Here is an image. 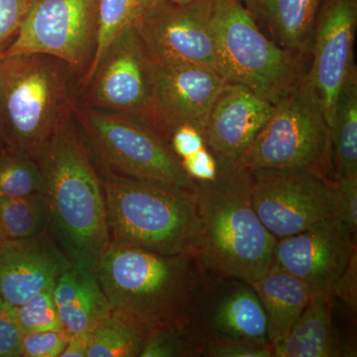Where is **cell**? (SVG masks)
I'll use <instances>...</instances> for the list:
<instances>
[{
  "label": "cell",
  "mask_w": 357,
  "mask_h": 357,
  "mask_svg": "<svg viewBox=\"0 0 357 357\" xmlns=\"http://www.w3.org/2000/svg\"><path fill=\"white\" fill-rule=\"evenodd\" d=\"M208 274L195 255H161L112 241L96 269L112 312L146 331L190 325L208 290Z\"/></svg>",
  "instance_id": "1"
},
{
  "label": "cell",
  "mask_w": 357,
  "mask_h": 357,
  "mask_svg": "<svg viewBox=\"0 0 357 357\" xmlns=\"http://www.w3.org/2000/svg\"><path fill=\"white\" fill-rule=\"evenodd\" d=\"M50 229L70 264L96 272L109 248L102 181L76 116L55 136L38 160Z\"/></svg>",
  "instance_id": "2"
},
{
  "label": "cell",
  "mask_w": 357,
  "mask_h": 357,
  "mask_svg": "<svg viewBox=\"0 0 357 357\" xmlns=\"http://www.w3.org/2000/svg\"><path fill=\"white\" fill-rule=\"evenodd\" d=\"M194 194L199 222L195 255L208 273L249 284L264 276L278 239L253 208L250 170L238 163L218 167L215 180L197 182Z\"/></svg>",
  "instance_id": "3"
},
{
  "label": "cell",
  "mask_w": 357,
  "mask_h": 357,
  "mask_svg": "<svg viewBox=\"0 0 357 357\" xmlns=\"http://www.w3.org/2000/svg\"><path fill=\"white\" fill-rule=\"evenodd\" d=\"M79 77L42 54L0 57V133L35 161L76 115Z\"/></svg>",
  "instance_id": "4"
},
{
  "label": "cell",
  "mask_w": 357,
  "mask_h": 357,
  "mask_svg": "<svg viewBox=\"0 0 357 357\" xmlns=\"http://www.w3.org/2000/svg\"><path fill=\"white\" fill-rule=\"evenodd\" d=\"M102 181L110 241L161 255H195V191L107 171Z\"/></svg>",
  "instance_id": "5"
},
{
  "label": "cell",
  "mask_w": 357,
  "mask_h": 357,
  "mask_svg": "<svg viewBox=\"0 0 357 357\" xmlns=\"http://www.w3.org/2000/svg\"><path fill=\"white\" fill-rule=\"evenodd\" d=\"M213 31L218 74L272 105L307 73L306 57L272 41L239 0L213 1Z\"/></svg>",
  "instance_id": "6"
},
{
  "label": "cell",
  "mask_w": 357,
  "mask_h": 357,
  "mask_svg": "<svg viewBox=\"0 0 357 357\" xmlns=\"http://www.w3.org/2000/svg\"><path fill=\"white\" fill-rule=\"evenodd\" d=\"M77 122L107 172L188 191L197 182L185 172L170 144L142 119L77 105Z\"/></svg>",
  "instance_id": "7"
},
{
  "label": "cell",
  "mask_w": 357,
  "mask_h": 357,
  "mask_svg": "<svg viewBox=\"0 0 357 357\" xmlns=\"http://www.w3.org/2000/svg\"><path fill=\"white\" fill-rule=\"evenodd\" d=\"M330 128L309 74L275 103L237 163L248 170H319L328 156Z\"/></svg>",
  "instance_id": "8"
},
{
  "label": "cell",
  "mask_w": 357,
  "mask_h": 357,
  "mask_svg": "<svg viewBox=\"0 0 357 357\" xmlns=\"http://www.w3.org/2000/svg\"><path fill=\"white\" fill-rule=\"evenodd\" d=\"M98 0H31L13 41L0 57L42 54L86 76L98 45Z\"/></svg>",
  "instance_id": "9"
},
{
  "label": "cell",
  "mask_w": 357,
  "mask_h": 357,
  "mask_svg": "<svg viewBox=\"0 0 357 357\" xmlns=\"http://www.w3.org/2000/svg\"><path fill=\"white\" fill-rule=\"evenodd\" d=\"M251 172V199L264 227L277 239L333 218L331 181L318 170Z\"/></svg>",
  "instance_id": "10"
},
{
  "label": "cell",
  "mask_w": 357,
  "mask_h": 357,
  "mask_svg": "<svg viewBox=\"0 0 357 357\" xmlns=\"http://www.w3.org/2000/svg\"><path fill=\"white\" fill-rule=\"evenodd\" d=\"M227 82L208 66L152 60L147 123L169 142L178 126L190 124L203 135L211 107Z\"/></svg>",
  "instance_id": "11"
},
{
  "label": "cell",
  "mask_w": 357,
  "mask_h": 357,
  "mask_svg": "<svg viewBox=\"0 0 357 357\" xmlns=\"http://www.w3.org/2000/svg\"><path fill=\"white\" fill-rule=\"evenodd\" d=\"M215 0L177 6L160 3L136 26L150 57L164 64L191 63L217 70L213 10Z\"/></svg>",
  "instance_id": "12"
},
{
  "label": "cell",
  "mask_w": 357,
  "mask_h": 357,
  "mask_svg": "<svg viewBox=\"0 0 357 357\" xmlns=\"http://www.w3.org/2000/svg\"><path fill=\"white\" fill-rule=\"evenodd\" d=\"M151 70L152 59L144 42L136 27L129 28L112 42L98 63L86 88L84 105L133 115L146 122Z\"/></svg>",
  "instance_id": "13"
},
{
  "label": "cell",
  "mask_w": 357,
  "mask_h": 357,
  "mask_svg": "<svg viewBox=\"0 0 357 357\" xmlns=\"http://www.w3.org/2000/svg\"><path fill=\"white\" fill-rule=\"evenodd\" d=\"M357 251L356 234L335 218H326L277 241L272 267L293 275L316 293H332Z\"/></svg>",
  "instance_id": "14"
},
{
  "label": "cell",
  "mask_w": 357,
  "mask_h": 357,
  "mask_svg": "<svg viewBox=\"0 0 357 357\" xmlns=\"http://www.w3.org/2000/svg\"><path fill=\"white\" fill-rule=\"evenodd\" d=\"M356 25L357 0H321L312 29V62L307 74L323 105L328 126L338 96L356 70Z\"/></svg>",
  "instance_id": "15"
},
{
  "label": "cell",
  "mask_w": 357,
  "mask_h": 357,
  "mask_svg": "<svg viewBox=\"0 0 357 357\" xmlns=\"http://www.w3.org/2000/svg\"><path fill=\"white\" fill-rule=\"evenodd\" d=\"M218 278L220 283L210 280L192 321L202 342L227 340L270 344L266 314L255 288L246 282Z\"/></svg>",
  "instance_id": "16"
},
{
  "label": "cell",
  "mask_w": 357,
  "mask_h": 357,
  "mask_svg": "<svg viewBox=\"0 0 357 357\" xmlns=\"http://www.w3.org/2000/svg\"><path fill=\"white\" fill-rule=\"evenodd\" d=\"M274 105L252 91L225 84L211 107L203 131L218 167L237 163L272 114Z\"/></svg>",
  "instance_id": "17"
},
{
  "label": "cell",
  "mask_w": 357,
  "mask_h": 357,
  "mask_svg": "<svg viewBox=\"0 0 357 357\" xmlns=\"http://www.w3.org/2000/svg\"><path fill=\"white\" fill-rule=\"evenodd\" d=\"M70 264L56 241L47 234L0 246V296L11 307L25 304L37 294L55 286Z\"/></svg>",
  "instance_id": "18"
},
{
  "label": "cell",
  "mask_w": 357,
  "mask_h": 357,
  "mask_svg": "<svg viewBox=\"0 0 357 357\" xmlns=\"http://www.w3.org/2000/svg\"><path fill=\"white\" fill-rule=\"evenodd\" d=\"M54 299L70 335L86 337L112 312L96 272L70 264L59 275Z\"/></svg>",
  "instance_id": "19"
},
{
  "label": "cell",
  "mask_w": 357,
  "mask_h": 357,
  "mask_svg": "<svg viewBox=\"0 0 357 357\" xmlns=\"http://www.w3.org/2000/svg\"><path fill=\"white\" fill-rule=\"evenodd\" d=\"M332 293H316L287 337L273 349L274 357L352 356L333 321Z\"/></svg>",
  "instance_id": "20"
},
{
  "label": "cell",
  "mask_w": 357,
  "mask_h": 357,
  "mask_svg": "<svg viewBox=\"0 0 357 357\" xmlns=\"http://www.w3.org/2000/svg\"><path fill=\"white\" fill-rule=\"evenodd\" d=\"M260 29L285 50L306 56L321 0H239ZM264 32V33H265Z\"/></svg>",
  "instance_id": "21"
},
{
  "label": "cell",
  "mask_w": 357,
  "mask_h": 357,
  "mask_svg": "<svg viewBox=\"0 0 357 357\" xmlns=\"http://www.w3.org/2000/svg\"><path fill=\"white\" fill-rule=\"evenodd\" d=\"M250 285L261 301L267 319L268 340L274 349L287 337L312 293L293 275L273 267Z\"/></svg>",
  "instance_id": "22"
},
{
  "label": "cell",
  "mask_w": 357,
  "mask_h": 357,
  "mask_svg": "<svg viewBox=\"0 0 357 357\" xmlns=\"http://www.w3.org/2000/svg\"><path fill=\"white\" fill-rule=\"evenodd\" d=\"M328 152L337 178L357 177V72L338 96L330 126Z\"/></svg>",
  "instance_id": "23"
},
{
  "label": "cell",
  "mask_w": 357,
  "mask_h": 357,
  "mask_svg": "<svg viewBox=\"0 0 357 357\" xmlns=\"http://www.w3.org/2000/svg\"><path fill=\"white\" fill-rule=\"evenodd\" d=\"M162 0H98V45L93 63L81 82L86 89L96 67L122 32L136 27Z\"/></svg>",
  "instance_id": "24"
},
{
  "label": "cell",
  "mask_w": 357,
  "mask_h": 357,
  "mask_svg": "<svg viewBox=\"0 0 357 357\" xmlns=\"http://www.w3.org/2000/svg\"><path fill=\"white\" fill-rule=\"evenodd\" d=\"M146 333L130 319L112 312L86 335V356H139Z\"/></svg>",
  "instance_id": "25"
},
{
  "label": "cell",
  "mask_w": 357,
  "mask_h": 357,
  "mask_svg": "<svg viewBox=\"0 0 357 357\" xmlns=\"http://www.w3.org/2000/svg\"><path fill=\"white\" fill-rule=\"evenodd\" d=\"M50 227L48 204L42 192L0 199L2 241H20L41 236Z\"/></svg>",
  "instance_id": "26"
},
{
  "label": "cell",
  "mask_w": 357,
  "mask_h": 357,
  "mask_svg": "<svg viewBox=\"0 0 357 357\" xmlns=\"http://www.w3.org/2000/svg\"><path fill=\"white\" fill-rule=\"evenodd\" d=\"M203 342L188 326H158L147 331L140 357L201 356Z\"/></svg>",
  "instance_id": "27"
},
{
  "label": "cell",
  "mask_w": 357,
  "mask_h": 357,
  "mask_svg": "<svg viewBox=\"0 0 357 357\" xmlns=\"http://www.w3.org/2000/svg\"><path fill=\"white\" fill-rule=\"evenodd\" d=\"M42 185L41 171L34 159L16 151L0 159V199L41 192Z\"/></svg>",
  "instance_id": "28"
},
{
  "label": "cell",
  "mask_w": 357,
  "mask_h": 357,
  "mask_svg": "<svg viewBox=\"0 0 357 357\" xmlns=\"http://www.w3.org/2000/svg\"><path fill=\"white\" fill-rule=\"evenodd\" d=\"M53 290L54 286L37 294L20 307H14L21 335L65 330L56 307Z\"/></svg>",
  "instance_id": "29"
},
{
  "label": "cell",
  "mask_w": 357,
  "mask_h": 357,
  "mask_svg": "<svg viewBox=\"0 0 357 357\" xmlns=\"http://www.w3.org/2000/svg\"><path fill=\"white\" fill-rule=\"evenodd\" d=\"M333 218L340 220L352 234L357 231V177L331 181Z\"/></svg>",
  "instance_id": "30"
},
{
  "label": "cell",
  "mask_w": 357,
  "mask_h": 357,
  "mask_svg": "<svg viewBox=\"0 0 357 357\" xmlns=\"http://www.w3.org/2000/svg\"><path fill=\"white\" fill-rule=\"evenodd\" d=\"M69 337L66 330L25 333L21 335V356L60 357Z\"/></svg>",
  "instance_id": "31"
},
{
  "label": "cell",
  "mask_w": 357,
  "mask_h": 357,
  "mask_svg": "<svg viewBox=\"0 0 357 357\" xmlns=\"http://www.w3.org/2000/svg\"><path fill=\"white\" fill-rule=\"evenodd\" d=\"M201 356L206 357H273L270 344H255L239 340H206Z\"/></svg>",
  "instance_id": "32"
},
{
  "label": "cell",
  "mask_w": 357,
  "mask_h": 357,
  "mask_svg": "<svg viewBox=\"0 0 357 357\" xmlns=\"http://www.w3.org/2000/svg\"><path fill=\"white\" fill-rule=\"evenodd\" d=\"M21 335L14 307L0 296V357L21 356Z\"/></svg>",
  "instance_id": "33"
},
{
  "label": "cell",
  "mask_w": 357,
  "mask_h": 357,
  "mask_svg": "<svg viewBox=\"0 0 357 357\" xmlns=\"http://www.w3.org/2000/svg\"><path fill=\"white\" fill-rule=\"evenodd\" d=\"M31 0H0V52L15 36Z\"/></svg>",
  "instance_id": "34"
},
{
  "label": "cell",
  "mask_w": 357,
  "mask_h": 357,
  "mask_svg": "<svg viewBox=\"0 0 357 357\" xmlns=\"http://www.w3.org/2000/svg\"><path fill=\"white\" fill-rule=\"evenodd\" d=\"M181 164L185 172L197 182H210L218 176L217 160L206 146L191 156L181 160Z\"/></svg>",
  "instance_id": "35"
},
{
  "label": "cell",
  "mask_w": 357,
  "mask_h": 357,
  "mask_svg": "<svg viewBox=\"0 0 357 357\" xmlns=\"http://www.w3.org/2000/svg\"><path fill=\"white\" fill-rule=\"evenodd\" d=\"M169 144L180 161L206 147L202 133L190 124H183L176 128L171 134Z\"/></svg>",
  "instance_id": "36"
},
{
  "label": "cell",
  "mask_w": 357,
  "mask_h": 357,
  "mask_svg": "<svg viewBox=\"0 0 357 357\" xmlns=\"http://www.w3.org/2000/svg\"><path fill=\"white\" fill-rule=\"evenodd\" d=\"M333 297L338 298L356 314L357 309V251L352 255L347 269L338 279L333 290Z\"/></svg>",
  "instance_id": "37"
},
{
  "label": "cell",
  "mask_w": 357,
  "mask_h": 357,
  "mask_svg": "<svg viewBox=\"0 0 357 357\" xmlns=\"http://www.w3.org/2000/svg\"><path fill=\"white\" fill-rule=\"evenodd\" d=\"M86 337L83 335H70L67 345L60 357H86Z\"/></svg>",
  "instance_id": "38"
},
{
  "label": "cell",
  "mask_w": 357,
  "mask_h": 357,
  "mask_svg": "<svg viewBox=\"0 0 357 357\" xmlns=\"http://www.w3.org/2000/svg\"><path fill=\"white\" fill-rule=\"evenodd\" d=\"M170 1L177 6H187V4L192 3L194 0H170Z\"/></svg>",
  "instance_id": "39"
},
{
  "label": "cell",
  "mask_w": 357,
  "mask_h": 357,
  "mask_svg": "<svg viewBox=\"0 0 357 357\" xmlns=\"http://www.w3.org/2000/svg\"><path fill=\"white\" fill-rule=\"evenodd\" d=\"M1 241H2V238H1V236H0V246H1Z\"/></svg>",
  "instance_id": "40"
}]
</instances>
